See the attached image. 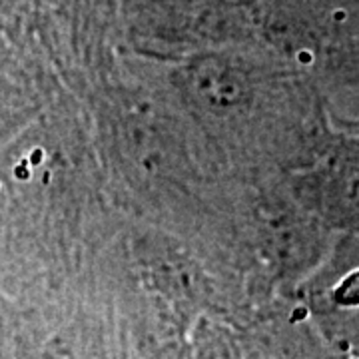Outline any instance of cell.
<instances>
[{"label":"cell","instance_id":"1","mask_svg":"<svg viewBox=\"0 0 359 359\" xmlns=\"http://www.w3.org/2000/svg\"><path fill=\"white\" fill-rule=\"evenodd\" d=\"M335 299L346 306H355L359 304V271L351 273L346 282L341 283L335 292Z\"/></svg>","mask_w":359,"mask_h":359}]
</instances>
